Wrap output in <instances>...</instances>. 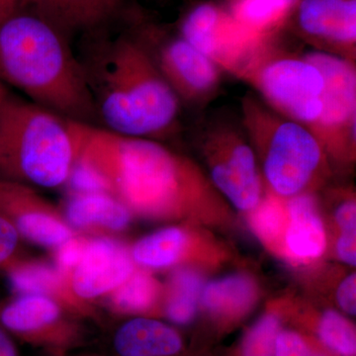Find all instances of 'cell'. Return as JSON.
Listing matches in <instances>:
<instances>
[{
  "mask_svg": "<svg viewBox=\"0 0 356 356\" xmlns=\"http://www.w3.org/2000/svg\"><path fill=\"white\" fill-rule=\"evenodd\" d=\"M238 115L266 191L289 199L327 186L334 170L310 129L276 113L252 90L243 96Z\"/></svg>",
  "mask_w": 356,
  "mask_h": 356,
  "instance_id": "5b68a950",
  "label": "cell"
},
{
  "mask_svg": "<svg viewBox=\"0 0 356 356\" xmlns=\"http://www.w3.org/2000/svg\"><path fill=\"white\" fill-rule=\"evenodd\" d=\"M60 208L70 228L81 236H115L135 218L125 204L103 191H72Z\"/></svg>",
  "mask_w": 356,
  "mask_h": 356,
  "instance_id": "ac0fdd59",
  "label": "cell"
},
{
  "mask_svg": "<svg viewBox=\"0 0 356 356\" xmlns=\"http://www.w3.org/2000/svg\"><path fill=\"white\" fill-rule=\"evenodd\" d=\"M203 286L198 269L193 266L175 268L165 284L161 318L172 325H191L198 315Z\"/></svg>",
  "mask_w": 356,
  "mask_h": 356,
  "instance_id": "603a6c76",
  "label": "cell"
},
{
  "mask_svg": "<svg viewBox=\"0 0 356 356\" xmlns=\"http://www.w3.org/2000/svg\"><path fill=\"white\" fill-rule=\"evenodd\" d=\"M336 300L337 306L351 316L356 315V275L355 273L348 274L339 283L337 288Z\"/></svg>",
  "mask_w": 356,
  "mask_h": 356,
  "instance_id": "f546056e",
  "label": "cell"
},
{
  "mask_svg": "<svg viewBox=\"0 0 356 356\" xmlns=\"http://www.w3.org/2000/svg\"><path fill=\"white\" fill-rule=\"evenodd\" d=\"M77 132L72 191L109 192L134 216L152 221L219 224L231 217L202 166L166 143L83 123H77Z\"/></svg>",
  "mask_w": 356,
  "mask_h": 356,
  "instance_id": "6da1fadb",
  "label": "cell"
},
{
  "mask_svg": "<svg viewBox=\"0 0 356 356\" xmlns=\"http://www.w3.org/2000/svg\"><path fill=\"white\" fill-rule=\"evenodd\" d=\"M165 284L152 271L137 267L133 275L105 299L107 309L116 317L147 316L161 318Z\"/></svg>",
  "mask_w": 356,
  "mask_h": 356,
  "instance_id": "44dd1931",
  "label": "cell"
},
{
  "mask_svg": "<svg viewBox=\"0 0 356 356\" xmlns=\"http://www.w3.org/2000/svg\"><path fill=\"white\" fill-rule=\"evenodd\" d=\"M138 36L182 106L202 112L221 92L226 74L177 30L130 9Z\"/></svg>",
  "mask_w": 356,
  "mask_h": 356,
  "instance_id": "ba28073f",
  "label": "cell"
},
{
  "mask_svg": "<svg viewBox=\"0 0 356 356\" xmlns=\"http://www.w3.org/2000/svg\"><path fill=\"white\" fill-rule=\"evenodd\" d=\"M88 323L51 295L15 292L0 298V325L16 341L40 353L83 350L90 341Z\"/></svg>",
  "mask_w": 356,
  "mask_h": 356,
  "instance_id": "9c48e42d",
  "label": "cell"
},
{
  "mask_svg": "<svg viewBox=\"0 0 356 356\" xmlns=\"http://www.w3.org/2000/svg\"><path fill=\"white\" fill-rule=\"evenodd\" d=\"M286 209L283 257L296 264L317 261L327 247L317 192H307L286 199Z\"/></svg>",
  "mask_w": 356,
  "mask_h": 356,
  "instance_id": "d6986e66",
  "label": "cell"
},
{
  "mask_svg": "<svg viewBox=\"0 0 356 356\" xmlns=\"http://www.w3.org/2000/svg\"><path fill=\"white\" fill-rule=\"evenodd\" d=\"M70 41L51 21L23 7L0 23V81L65 118L99 126Z\"/></svg>",
  "mask_w": 356,
  "mask_h": 356,
  "instance_id": "3957f363",
  "label": "cell"
},
{
  "mask_svg": "<svg viewBox=\"0 0 356 356\" xmlns=\"http://www.w3.org/2000/svg\"><path fill=\"white\" fill-rule=\"evenodd\" d=\"M282 38V32L266 38L238 79L276 113L312 131L322 113L324 76Z\"/></svg>",
  "mask_w": 356,
  "mask_h": 356,
  "instance_id": "52a82bcc",
  "label": "cell"
},
{
  "mask_svg": "<svg viewBox=\"0 0 356 356\" xmlns=\"http://www.w3.org/2000/svg\"><path fill=\"white\" fill-rule=\"evenodd\" d=\"M248 215L257 238L275 254L283 257V236L287 222L286 199L266 191L261 203Z\"/></svg>",
  "mask_w": 356,
  "mask_h": 356,
  "instance_id": "484cf974",
  "label": "cell"
},
{
  "mask_svg": "<svg viewBox=\"0 0 356 356\" xmlns=\"http://www.w3.org/2000/svg\"><path fill=\"white\" fill-rule=\"evenodd\" d=\"M81 37L76 56L99 127L163 143L179 135L184 106L138 36L129 6L109 24Z\"/></svg>",
  "mask_w": 356,
  "mask_h": 356,
  "instance_id": "7a4b0ae2",
  "label": "cell"
},
{
  "mask_svg": "<svg viewBox=\"0 0 356 356\" xmlns=\"http://www.w3.org/2000/svg\"><path fill=\"white\" fill-rule=\"evenodd\" d=\"M137 266L130 247L115 236H84L83 248L74 266L62 273L65 298L88 322L104 327L97 302L121 287Z\"/></svg>",
  "mask_w": 356,
  "mask_h": 356,
  "instance_id": "30bf717a",
  "label": "cell"
},
{
  "mask_svg": "<svg viewBox=\"0 0 356 356\" xmlns=\"http://www.w3.org/2000/svg\"><path fill=\"white\" fill-rule=\"evenodd\" d=\"M175 29L225 74L236 79L269 37L254 34L236 22L221 0H193L182 11Z\"/></svg>",
  "mask_w": 356,
  "mask_h": 356,
  "instance_id": "7c38bea8",
  "label": "cell"
},
{
  "mask_svg": "<svg viewBox=\"0 0 356 356\" xmlns=\"http://www.w3.org/2000/svg\"><path fill=\"white\" fill-rule=\"evenodd\" d=\"M334 198V221L339 235L337 236V257L350 266L356 264V199L355 191L348 187L330 191Z\"/></svg>",
  "mask_w": 356,
  "mask_h": 356,
  "instance_id": "4316f807",
  "label": "cell"
},
{
  "mask_svg": "<svg viewBox=\"0 0 356 356\" xmlns=\"http://www.w3.org/2000/svg\"><path fill=\"white\" fill-rule=\"evenodd\" d=\"M196 225L178 222L159 229L136 241L130 247L134 264L146 270H163L218 261L221 254L194 228Z\"/></svg>",
  "mask_w": 356,
  "mask_h": 356,
  "instance_id": "9a60e30c",
  "label": "cell"
},
{
  "mask_svg": "<svg viewBox=\"0 0 356 356\" xmlns=\"http://www.w3.org/2000/svg\"><path fill=\"white\" fill-rule=\"evenodd\" d=\"M281 32L311 50L356 63V0H298Z\"/></svg>",
  "mask_w": 356,
  "mask_h": 356,
  "instance_id": "4fadbf2b",
  "label": "cell"
},
{
  "mask_svg": "<svg viewBox=\"0 0 356 356\" xmlns=\"http://www.w3.org/2000/svg\"><path fill=\"white\" fill-rule=\"evenodd\" d=\"M77 123L4 86L0 93V180L51 191L67 186L79 158Z\"/></svg>",
  "mask_w": 356,
  "mask_h": 356,
  "instance_id": "277c9868",
  "label": "cell"
},
{
  "mask_svg": "<svg viewBox=\"0 0 356 356\" xmlns=\"http://www.w3.org/2000/svg\"><path fill=\"white\" fill-rule=\"evenodd\" d=\"M0 356H21L17 341L0 325Z\"/></svg>",
  "mask_w": 356,
  "mask_h": 356,
  "instance_id": "4dcf8cb0",
  "label": "cell"
},
{
  "mask_svg": "<svg viewBox=\"0 0 356 356\" xmlns=\"http://www.w3.org/2000/svg\"><path fill=\"white\" fill-rule=\"evenodd\" d=\"M39 356H108L105 355L103 351H91L79 350L76 351H70V353H56V355H51V353H40Z\"/></svg>",
  "mask_w": 356,
  "mask_h": 356,
  "instance_id": "d6a6232c",
  "label": "cell"
},
{
  "mask_svg": "<svg viewBox=\"0 0 356 356\" xmlns=\"http://www.w3.org/2000/svg\"><path fill=\"white\" fill-rule=\"evenodd\" d=\"M128 6V0H25L24 4L51 21L70 40L109 24Z\"/></svg>",
  "mask_w": 356,
  "mask_h": 356,
  "instance_id": "ffe728a7",
  "label": "cell"
},
{
  "mask_svg": "<svg viewBox=\"0 0 356 356\" xmlns=\"http://www.w3.org/2000/svg\"><path fill=\"white\" fill-rule=\"evenodd\" d=\"M259 297V288L254 277L233 273L204 285L200 306L218 337L235 330L254 309Z\"/></svg>",
  "mask_w": 356,
  "mask_h": 356,
  "instance_id": "e0dca14e",
  "label": "cell"
},
{
  "mask_svg": "<svg viewBox=\"0 0 356 356\" xmlns=\"http://www.w3.org/2000/svg\"><path fill=\"white\" fill-rule=\"evenodd\" d=\"M191 135L211 184L229 205L252 212L266 187L240 115L226 109L202 112Z\"/></svg>",
  "mask_w": 356,
  "mask_h": 356,
  "instance_id": "8992f818",
  "label": "cell"
},
{
  "mask_svg": "<svg viewBox=\"0 0 356 356\" xmlns=\"http://www.w3.org/2000/svg\"><path fill=\"white\" fill-rule=\"evenodd\" d=\"M274 356H337L315 337L295 327H283L276 337Z\"/></svg>",
  "mask_w": 356,
  "mask_h": 356,
  "instance_id": "83f0119b",
  "label": "cell"
},
{
  "mask_svg": "<svg viewBox=\"0 0 356 356\" xmlns=\"http://www.w3.org/2000/svg\"><path fill=\"white\" fill-rule=\"evenodd\" d=\"M25 0H0V23L24 7Z\"/></svg>",
  "mask_w": 356,
  "mask_h": 356,
  "instance_id": "1f68e13d",
  "label": "cell"
},
{
  "mask_svg": "<svg viewBox=\"0 0 356 356\" xmlns=\"http://www.w3.org/2000/svg\"><path fill=\"white\" fill-rule=\"evenodd\" d=\"M325 79L323 108L312 133L324 147L332 170L351 168L356 159V63L304 51Z\"/></svg>",
  "mask_w": 356,
  "mask_h": 356,
  "instance_id": "8fae6325",
  "label": "cell"
},
{
  "mask_svg": "<svg viewBox=\"0 0 356 356\" xmlns=\"http://www.w3.org/2000/svg\"><path fill=\"white\" fill-rule=\"evenodd\" d=\"M4 86H6V84L2 83L1 81H0V93H1L2 89L4 88Z\"/></svg>",
  "mask_w": 356,
  "mask_h": 356,
  "instance_id": "836d02e7",
  "label": "cell"
},
{
  "mask_svg": "<svg viewBox=\"0 0 356 356\" xmlns=\"http://www.w3.org/2000/svg\"><path fill=\"white\" fill-rule=\"evenodd\" d=\"M24 243L13 225L0 216V274L6 275L30 257L26 254Z\"/></svg>",
  "mask_w": 356,
  "mask_h": 356,
  "instance_id": "f1b7e54d",
  "label": "cell"
},
{
  "mask_svg": "<svg viewBox=\"0 0 356 356\" xmlns=\"http://www.w3.org/2000/svg\"><path fill=\"white\" fill-rule=\"evenodd\" d=\"M287 308L273 305L267 309L227 356H274L276 337L286 322Z\"/></svg>",
  "mask_w": 356,
  "mask_h": 356,
  "instance_id": "d4e9b609",
  "label": "cell"
},
{
  "mask_svg": "<svg viewBox=\"0 0 356 356\" xmlns=\"http://www.w3.org/2000/svg\"><path fill=\"white\" fill-rule=\"evenodd\" d=\"M295 329L315 337L327 350L337 356H356L355 325L343 314L332 309L289 313Z\"/></svg>",
  "mask_w": 356,
  "mask_h": 356,
  "instance_id": "7402d4cb",
  "label": "cell"
},
{
  "mask_svg": "<svg viewBox=\"0 0 356 356\" xmlns=\"http://www.w3.org/2000/svg\"><path fill=\"white\" fill-rule=\"evenodd\" d=\"M232 17L250 32L277 34L298 0H221Z\"/></svg>",
  "mask_w": 356,
  "mask_h": 356,
  "instance_id": "cb8c5ba5",
  "label": "cell"
},
{
  "mask_svg": "<svg viewBox=\"0 0 356 356\" xmlns=\"http://www.w3.org/2000/svg\"><path fill=\"white\" fill-rule=\"evenodd\" d=\"M0 216L25 243L54 252L81 236L70 228L60 207L28 185L0 180Z\"/></svg>",
  "mask_w": 356,
  "mask_h": 356,
  "instance_id": "5bb4252c",
  "label": "cell"
},
{
  "mask_svg": "<svg viewBox=\"0 0 356 356\" xmlns=\"http://www.w3.org/2000/svg\"><path fill=\"white\" fill-rule=\"evenodd\" d=\"M103 353L108 356H205L191 348L175 325L147 316L118 318L107 331Z\"/></svg>",
  "mask_w": 356,
  "mask_h": 356,
  "instance_id": "2e32d148",
  "label": "cell"
}]
</instances>
